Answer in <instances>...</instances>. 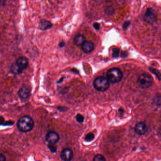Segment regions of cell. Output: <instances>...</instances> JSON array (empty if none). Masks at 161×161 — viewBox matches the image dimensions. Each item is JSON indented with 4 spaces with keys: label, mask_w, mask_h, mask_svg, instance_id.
Instances as JSON below:
<instances>
[{
    "label": "cell",
    "mask_w": 161,
    "mask_h": 161,
    "mask_svg": "<svg viewBox=\"0 0 161 161\" xmlns=\"http://www.w3.org/2000/svg\"><path fill=\"white\" fill-rule=\"evenodd\" d=\"M17 125L18 129L20 131L28 132L33 129L34 122L30 117L24 116L18 120Z\"/></svg>",
    "instance_id": "6da1fadb"
},
{
    "label": "cell",
    "mask_w": 161,
    "mask_h": 161,
    "mask_svg": "<svg viewBox=\"0 0 161 161\" xmlns=\"http://www.w3.org/2000/svg\"><path fill=\"white\" fill-rule=\"evenodd\" d=\"M106 76L109 82L116 83H118L122 80L123 74L122 71L118 68H114L108 70Z\"/></svg>",
    "instance_id": "7a4b0ae2"
},
{
    "label": "cell",
    "mask_w": 161,
    "mask_h": 161,
    "mask_svg": "<svg viewBox=\"0 0 161 161\" xmlns=\"http://www.w3.org/2000/svg\"><path fill=\"white\" fill-rule=\"evenodd\" d=\"M93 86L97 91L105 92L109 88L110 82L107 78L105 77H99L94 81Z\"/></svg>",
    "instance_id": "3957f363"
},
{
    "label": "cell",
    "mask_w": 161,
    "mask_h": 161,
    "mask_svg": "<svg viewBox=\"0 0 161 161\" xmlns=\"http://www.w3.org/2000/svg\"><path fill=\"white\" fill-rule=\"evenodd\" d=\"M153 82V77L148 73L141 74L138 79V86L143 89H147L151 87Z\"/></svg>",
    "instance_id": "277c9868"
},
{
    "label": "cell",
    "mask_w": 161,
    "mask_h": 161,
    "mask_svg": "<svg viewBox=\"0 0 161 161\" xmlns=\"http://www.w3.org/2000/svg\"><path fill=\"white\" fill-rule=\"evenodd\" d=\"M144 21L148 24H152L156 19V13L152 8H147L143 17Z\"/></svg>",
    "instance_id": "5b68a950"
},
{
    "label": "cell",
    "mask_w": 161,
    "mask_h": 161,
    "mask_svg": "<svg viewBox=\"0 0 161 161\" xmlns=\"http://www.w3.org/2000/svg\"><path fill=\"white\" fill-rule=\"evenodd\" d=\"M60 138L59 136L56 132H49L47 134L45 137L46 141L49 144H56L59 140Z\"/></svg>",
    "instance_id": "8992f818"
},
{
    "label": "cell",
    "mask_w": 161,
    "mask_h": 161,
    "mask_svg": "<svg viewBox=\"0 0 161 161\" xmlns=\"http://www.w3.org/2000/svg\"><path fill=\"white\" fill-rule=\"evenodd\" d=\"M61 157L63 161H70L73 158V151L69 148H65L61 151Z\"/></svg>",
    "instance_id": "52a82bcc"
},
{
    "label": "cell",
    "mask_w": 161,
    "mask_h": 161,
    "mask_svg": "<svg viewBox=\"0 0 161 161\" xmlns=\"http://www.w3.org/2000/svg\"><path fill=\"white\" fill-rule=\"evenodd\" d=\"M147 126L143 122H139L136 124L135 127L134 131L137 134L143 135L147 132Z\"/></svg>",
    "instance_id": "ba28073f"
},
{
    "label": "cell",
    "mask_w": 161,
    "mask_h": 161,
    "mask_svg": "<svg viewBox=\"0 0 161 161\" xmlns=\"http://www.w3.org/2000/svg\"><path fill=\"white\" fill-rule=\"evenodd\" d=\"M18 94L21 99L23 100H26L30 96V91L27 87H23L19 90Z\"/></svg>",
    "instance_id": "9c48e42d"
},
{
    "label": "cell",
    "mask_w": 161,
    "mask_h": 161,
    "mask_svg": "<svg viewBox=\"0 0 161 161\" xmlns=\"http://www.w3.org/2000/svg\"><path fill=\"white\" fill-rule=\"evenodd\" d=\"M82 51L85 53H89L93 51L94 49L93 43L90 41H85L81 45Z\"/></svg>",
    "instance_id": "30bf717a"
},
{
    "label": "cell",
    "mask_w": 161,
    "mask_h": 161,
    "mask_svg": "<svg viewBox=\"0 0 161 161\" xmlns=\"http://www.w3.org/2000/svg\"><path fill=\"white\" fill-rule=\"evenodd\" d=\"M16 63L21 69L24 70V69H26L28 66V59L24 57H21L17 59V61H16Z\"/></svg>",
    "instance_id": "8fae6325"
},
{
    "label": "cell",
    "mask_w": 161,
    "mask_h": 161,
    "mask_svg": "<svg viewBox=\"0 0 161 161\" xmlns=\"http://www.w3.org/2000/svg\"><path fill=\"white\" fill-rule=\"evenodd\" d=\"M52 24L50 21H46L45 19H43L40 22L39 24V28L40 30H45L51 28Z\"/></svg>",
    "instance_id": "7c38bea8"
},
{
    "label": "cell",
    "mask_w": 161,
    "mask_h": 161,
    "mask_svg": "<svg viewBox=\"0 0 161 161\" xmlns=\"http://www.w3.org/2000/svg\"><path fill=\"white\" fill-rule=\"evenodd\" d=\"M86 41V38L82 35H77L74 37L73 42L77 46H81L83 43Z\"/></svg>",
    "instance_id": "4fadbf2b"
},
{
    "label": "cell",
    "mask_w": 161,
    "mask_h": 161,
    "mask_svg": "<svg viewBox=\"0 0 161 161\" xmlns=\"http://www.w3.org/2000/svg\"><path fill=\"white\" fill-rule=\"evenodd\" d=\"M10 70L12 73L14 75H19L22 73L23 70L17 65L15 62L12 64L10 68Z\"/></svg>",
    "instance_id": "5bb4252c"
},
{
    "label": "cell",
    "mask_w": 161,
    "mask_h": 161,
    "mask_svg": "<svg viewBox=\"0 0 161 161\" xmlns=\"http://www.w3.org/2000/svg\"><path fill=\"white\" fill-rule=\"evenodd\" d=\"M150 71L152 72V73H153V74H155V75L156 76V77L158 78L159 80H160V78H161V73H160V72L158 71V70H156V69H153V68H149Z\"/></svg>",
    "instance_id": "9a60e30c"
},
{
    "label": "cell",
    "mask_w": 161,
    "mask_h": 161,
    "mask_svg": "<svg viewBox=\"0 0 161 161\" xmlns=\"http://www.w3.org/2000/svg\"><path fill=\"white\" fill-rule=\"evenodd\" d=\"M94 138H95V136L94 135L93 133L90 132V133L87 134L86 136V137H85V140L87 142H91L93 140Z\"/></svg>",
    "instance_id": "2e32d148"
},
{
    "label": "cell",
    "mask_w": 161,
    "mask_h": 161,
    "mask_svg": "<svg viewBox=\"0 0 161 161\" xmlns=\"http://www.w3.org/2000/svg\"><path fill=\"white\" fill-rule=\"evenodd\" d=\"M106 160L105 157L102 155H97L94 157L93 161H105Z\"/></svg>",
    "instance_id": "e0dca14e"
},
{
    "label": "cell",
    "mask_w": 161,
    "mask_h": 161,
    "mask_svg": "<svg viewBox=\"0 0 161 161\" xmlns=\"http://www.w3.org/2000/svg\"><path fill=\"white\" fill-rule=\"evenodd\" d=\"M119 54H120V49L117 48H115L113 49V54L112 55L114 58H117L119 57Z\"/></svg>",
    "instance_id": "ac0fdd59"
},
{
    "label": "cell",
    "mask_w": 161,
    "mask_h": 161,
    "mask_svg": "<svg viewBox=\"0 0 161 161\" xmlns=\"http://www.w3.org/2000/svg\"><path fill=\"white\" fill-rule=\"evenodd\" d=\"M76 120L79 123H82L84 120V117L83 115H81L80 114H78L76 116Z\"/></svg>",
    "instance_id": "d6986e66"
},
{
    "label": "cell",
    "mask_w": 161,
    "mask_h": 161,
    "mask_svg": "<svg viewBox=\"0 0 161 161\" xmlns=\"http://www.w3.org/2000/svg\"><path fill=\"white\" fill-rule=\"evenodd\" d=\"M54 144H49L48 145V148H49V149H50L52 153L56 152L57 151V147L56 146H55Z\"/></svg>",
    "instance_id": "ffe728a7"
},
{
    "label": "cell",
    "mask_w": 161,
    "mask_h": 161,
    "mask_svg": "<svg viewBox=\"0 0 161 161\" xmlns=\"http://www.w3.org/2000/svg\"><path fill=\"white\" fill-rule=\"evenodd\" d=\"M130 25H131V22L129 21H126V22L123 23L122 26L124 30H127Z\"/></svg>",
    "instance_id": "44dd1931"
},
{
    "label": "cell",
    "mask_w": 161,
    "mask_h": 161,
    "mask_svg": "<svg viewBox=\"0 0 161 161\" xmlns=\"http://www.w3.org/2000/svg\"><path fill=\"white\" fill-rule=\"evenodd\" d=\"M58 109L60 111H65L68 110V108L65 107H58Z\"/></svg>",
    "instance_id": "7402d4cb"
},
{
    "label": "cell",
    "mask_w": 161,
    "mask_h": 161,
    "mask_svg": "<svg viewBox=\"0 0 161 161\" xmlns=\"http://www.w3.org/2000/svg\"><path fill=\"white\" fill-rule=\"evenodd\" d=\"M94 27L96 30H99L100 29V25L98 23H95L93 24Z\"/></svg>",
    "instance_id": "603a6c76"
},
{
    "label": "cell",
    "mask_w": 161,
    "mask_h": 161,
    "mask_svg": "<svg viewBox=\"0 0 161 161\" xmlns=\"http://www.w3.org/2000/svg\"><path fill=\"white\" fill-rule=\"evenodd\" d=\"M6 160V157L4 155L0 153V161H5Z\"/></svg>",
    "instance_id": "cb8c5ba5"
},
{
    "label": "cell",
    "mask_w": 161,
    "mask_h": 161,
    "mask_svg": "<svg viewBox=\"0 0 161 161\" xmlns=\"http://www.w3.org/2000/svg\"><path fill=\"white\" fill-rule=\"evenodd\" d=\"M128 56V53L126 52H123L122 54V55H121V56L122 58H125Z\"/></svg>",
    "instance_id": "d4e9b609"
},
{
    "label": "cell",
    "mask_w": 161,
    "mask_h": 161,
    "mask_svg": "<svg viewBox=\"0 0 161 161\" xmlns=\"http://www.w3.org/2000/svg\"><path fill=\"white\" fill-rule=\"evenodd\" d=\"M65 43L64 42H61L59 44V47H60L63 48L65 46Z\"/></svg>",
    "instance_id": "484cf974"
},
{
    "label": "cell",
    "mask_w": 161,
    "mask_h": 161,
    "mask_svg": "<svg viewBox=\"0 0 161 161\" xmlns=\"http://www.w3.org/2000/svg\"><path fill=\"white\" fill-rule=\"evenodd\" d=\"M119 113H123V110L122 109H120L119 110Z\"/></svg>",
    "instance_id": "4316f807"
},
{
    "label": "cell",
    "mask_w": 161,
    "mask_h": 161,
    "mask_svg": "<svg viewBox=\"0 0 161 161\" xmlns=\"http://www.w3.org/2000/svg\"><path fill=\"white\" fill-rule=\"evenodd\" d=\"M0 37H1V34H0Z\"/></svg>",
    "instance_id": "83f0119b"
}]
</instances>
